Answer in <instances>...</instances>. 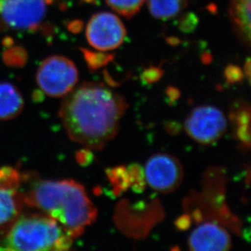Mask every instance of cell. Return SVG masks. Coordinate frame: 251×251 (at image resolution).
<instances>
[{"instance_id":"cell-1","label":"cell","mask_w":251,"mask_h":251,"mask_svg":"<svg viewBox=\"0 0 251 251\" xmlns=\"http://www.w3.org/2000/svg\"><path fill=\"white\" fill-rule=\"evenodd\" d=\"M127 107L123 97L102 84L85 83L69 93L59 116L71 140L101 150L118 133Z\"/></svg>"},{"instance_id":"cell-2","label":"cell","mask_w":251,"mask_h":251,"mask_svg":"<svg viewBox=\"0 0 251 251\" xmlns=\"http://www.w3.org/2000/svg\"><path fill=\"white\" fill-rule=\"evenodd\" d=\"M24 203L55 220L73 238L97 218V209L85 188L71 180H39L23 195Z\"/></svg>"},{"instance_id":"cell-3","label":"cell","mask_w":251,"mask_h":251,"mask_svg":"<svg viewBox=\"0 0 251 251\" xmlns=\"http://www.w3.org/2000/svg\"><path fill=\"white\" fill-rule=\"evenodd\" d=\"M73 237L57 221L46 215L18 216L0 242V250L68 251Z\"/></svg>"},{"instance_id":"cell-4","label":"cell","mask_w":251,"mask_h":251,"mask_svg":"<svg viewBox=\"0 0 251 251\" xmlns=\"http://www.w3.org/2000/svg\"><path fill=\"white\" fill-rule=\"evenodd\" d=\"M59 0H0V28L36 33L43 29L50 5Z\"/></svg>"},{"instance_id":"cell-5","label":"cell","mask_w":251,"mask_h":251,"mask_svg":"<svg viewBox=\"0 0 251 251\" xmlns=\"http://www.w3.org/2000/svg\"><path fill=\"white\" fill-rule=\"evenodd\" d=\"M36 80L46 95L50 97H63L74 90L78 81V71L69 58L51 55L41 63Z\"/></svg>"},{"instance_id":"cell-6","label":"cell","mask_w":251,"mask_h":251,"mask_svg":"<svg viewBox=\"0 0 251 251\" xmlns=\"http://www.w3.org/2000/svg\"><path fill=\"white\" fill-rule=\"evenodd\" d=\"M190 138L201 143L211 144L221 139L227 129V120L223 112L213 106H200L193 110L185 123Z\"/></svg>"},{"instance_id":"cell-7","label":"cell","mask_w":251,"mask_h":251,"mask_svg":"<svg viewBox=\"0 0 251 251\" xmlns=\"http://www.w3.org/2000/svg\"><path fill=\"white\" fill-rule=\"evenodd\" d=\"M85 36L88 43L100 51L115 50L126 38V28L116 15L98 12L88 22Z\"/></svg>"},{"instance_id":"cell-8","label":"cell","mask_w":251,"mask_h":251,"mask_svg":"<svg viewBox=\"0 0 251 251\" xmlns=\"http://www.w3.org/2000/svg\"><path fill=\"white\" fill-rule=\"evenodd\" d=\"M148 185L156 191L168 194L175 191L183 180V168L175 157L157 154L151 157L145 168Z\"/></svg>"},{"instance_id":"cell-9","label":"cell","mask_w":251,"mask_h":251,"mask_svg":"<svg viewBox=\"0 0 251 251\" xmlns=\"http://www.w3.org/2000/svg\"><path fill=\"white\" fill-rule=\"evenodd\" d=\"M20 183L19 173L14 168L0 169V227L13 222L22 211L24 199L18 191Z\"/></svg>"},{"instance_id":"cell-10","label":"cell","mask_w":251,"mask_h":251,"mask_svg":"<svg viewBox=\"0 0 251 251\" xmlns=\"http://www.w3.org/2000/svg\"><path fill=\"white\" fill-rule=\"evenodd\" d=\"M188 243L190 249L195 251H228L232 246L227 230L211 222L197 227L190 234Z\"/></svg>"},{"instance_id":"cell-11","label":"cell","mask_w":251,"mask_h":251,"mask_svg":"<svg viewBox=\"0 0 251 251\" xmlns=\"http://www.w3.org/2000/svg\"><path fill=\"white\" fill-rule=\"evenodd\" d=\"M229 17L232 26L246 44L251 43V0H231Z\"/></svg>"},{"instance_id":"cell-12","label":"cell","mask_w":251,"mask_h":251,"mask_svg":"<svg viewBox=\"0 0 251 251\" xmlns=\"http://www.w3.org/2000/svg\"><path fill=\"white\" fill-rule=\"evenodd\" d=\"M24 107V100L16 86L0 82V120H10L18 116Z\"/></svg>"},{"instance_id":"cell-13","label":"cell","mask_w":251,"mask_h":251,"mask_svg":"<svg viewBox=\"0 0 251 251\" xmlns=\"http://www.w3.org/2000/svg\"><path fill=\"white\" fill-rule=\"evenodd\" d=\"M189 0H147L151 14L157 19L168 20L180 14Z\"/></svg>"},{"instance_id":"cell-14","label":"cell","mask_w":251,"mask_h":251,"mask_svg":"<svg viewBox=\"0 0 251 251\" xmlns=\"http://www.w3.org/2000/svg\"><path fill=\"white\" fill-rule=\"evenodd\" d=\"M107 4L112 10L121 15L122 17L130 19L135 16L142 5L144 4L145 0H105Z\"/></svg>"},{"instance_id":"cell-15","label":"cell","mask_w":251,"mask_h":251,"mask_svg":"<svg viewBox=\"0 0 251 251\" xmlns=\"http://www.w3.org/2000/svg\"><path fill=\"white\" fill-rule=\"evenodd\" d=\"M4 46L7 48L3 52V59L10 66H23L27 60V53L22 47L12 45L11 38L4 39Z\"/></svg>"},{"instance_id":"cell-16","label":"cell","mask_w":251,"mask_h":251,"mask_svg":"<svg viewBox=\"0 0 251 251\" xmlns=\"http://www.w3.org/2000/svg\"><path fill=\"white\" fill-rule=\"evenodd\" d=\"M86 64L90 70L96 71L109 64L114 59V55L103 52H95L92 50L81 48Z\"/></svg>"},{"instance_id":"cell-17","label":"cell","mask_w":251,"mask_h":251,"mask_svg":"<svg viewBox=\"0 0 251 251\" xmlns=\"http://www.w3.org/2000/svg\"><path fill=\"white\" fill-rule=\"evenodd\" d=\"M107 176L116 190L124 191L130 186L127 168L118 167L109 169L107 171Z\"/></svg>"},{"instance_id":"cell-18","label":"cell","mask_w":251,"mask_h":251,"mask_svg":"<svg viewBox=\"0 0 251 251\" xmlns=\"http://www.w3.org/2000/svg\"><path fill=\"white\" fill-rule=\"evenodd\" d=\"M130 186L135 192H142L145 188L144 171L138 164H133L127 168Z\"/></svg>"},{"instance_id":"cell-19","label":"cell","mask_w":251,"mask_h":251,"mask_svg":"<svg viewBox=\"0 0 251 251\" xmlns=\"http://www.w3.org/2000/svg\"><path fill=\"white\" fill-rule=\"evenodd\" d=\"M199 24V18L192 12L182 15L178 21V27L184 33H191Z\"/></svg>"},{"instance_id":"cell-20","label":"cell","mask_w":251,"mask_h":251,"mask_svg":"<svg viewBox=\"0 0 251 251\" xmlns=\"http://www.w3.org/2000/svg\"><path fill=\"white\" fill-rule=\"evenodd\" d=\"M164 73L160 67L151 66L142 72V80L147 83H154L162 78Z\"/></svg>"},{"instance_id":"cell-21","label":"cell","mask_w":251,"mask_h":251,"mask_svg":"<svg viewBox=\"0 0 251 251\" xmlns=\"http://www.w3.org/2000/svg\"><path fill=\"white\" fill-rule=\"evenodd\" d=\"M225 76L228 83L233 84L242 81L245 75L239 67L234 64H229L225 68Z\"/></svg>"},{"instance_id":"cell-22","label":"cell","mask_w":251,"mask_h":251,"mask_svg":"<svg viewBox=\"0 0 251 251\" xmlns=\"http://www.w3.org/2000/svg\"><path fill=\"white\" fill-rule=\"evenodd\" d=\"M251 126H237V134L240 141H242L247 147H250L251 144Z\"/></svg>"},{"instance_id":"cell-23","label":"cell","mask_w":251,"mask_h":251,"mask_svg":"<svg viewBox=\"0 0 251 251\" xmlns=\"http://www.w3.org/2000/svg\"><path fill=\"white\" fill-rule=\"evenodd\" d=\"M191 223H192L191 217L189 215H183L176 220L175 225L176 227H177V229L180 230V231H185L190 227Z\"/></svg>"},{"instance_id":"cell-24","label":"cell","mask_w":251,"mask_h":251,"mask_svg":"<svg viewBox=\"0 0 251 251\" xmlns=\"http://www.w3.org/2000/svg\"><path fill=\"white\" fill-rule=\"evenodd\" d=\"M93 160V154L91 152L89 151L88 150H83L80 151L78 154V161L81 164H90V162Z\"/></svg>"},{"instance_id":"cell-25","label":"cell","mask_w":251,"mask_h":251,"mask_svg":"<svg viewBox=\"0 0 251 251\" xmlns=\"http://www.w3.org/2000/svg\"><path fill=\"white\" fill-rule=\"evenodd\" d=\"M167 95L169 98V100L172 102H174L176 100L180 98V91L174 87H168L166 90Z\"/></svg>"},{"instance_id":"cell-26","label":"cell","mask_w":251,"mask_h":251,"mask_svg":"<svg viewBox=\"0 0 251 251\" xmlns=\"http://www.w3.org/2000/svg\"><path fill=\"white\" fill-rule=\"evenodd\" d=\"M83 23L80 21H74L69 24V30L74 32V33H78L82 28Z\"/></svg>"},{"instance_id":"cell-27","label":"cell","mask_w":251,"mask_h":251,"mask_svg":"<svg viewBox=\"0 0 251 251\" xmlns=\"http://www.w3.org/2000/svg\"><path fill=\"white\" fill-rule=\"evenodd\" d=\"M244 74L245 76H247V78L250 81V79H251V59L249 58L247 59V62L245 63Z\"/></svg>"},{"instance_id":"cell-28","label":"cell","mask_w":251,"mask_h":251,"mask_svg":"<svg viewBox=\"0 0 251 251\" xmlns=\"http://www.w3.org/2000/svg\"><path fill=\"white\" fill-rule=\"evenodd\" d=\"M202 58H203V60L202 61L206 64V63H209V62H211V56L210 55H204L203 56H202Z\"/></svg>"}]
</instances>
